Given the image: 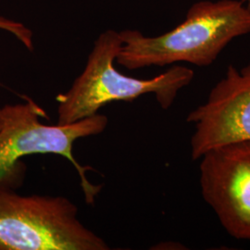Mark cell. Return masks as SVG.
Listing matches in <instances>:
<instances>
[{"instance_id":"cell-6","label":"cell","mask_w":250,"mask_h":250,"mask_svg":"<svg viewBox=\"0 0 250 250\" xmlns=\"http://www.w3.org/2000/svg\"><path fill=\"white\" fill-rule=\"evenodd\" d=\"M187 121L195 125L190 144L194 161L216 147L250 141V62L240 70L230 65Z\"/></svg>"},{"instance_id":"cell-3","label":"cell","mask_w":250,"mask_h":250,"mask_svg":"<svg viewBox=\"0 0 250 250\" xmlns=\"http://www.w3.org/2000/svg\"><path fill=\"white\" fill-rule=\"evenodd\" d=\"M47 118L44 108L24 97V103L0 107V187L15 189L25 174L21 160L35 154H53L67 159L78 171L85 202L94 204L101 187L93 185L86 176L91 167H83L73 156L76 140L102 134L107 117L98 113L70 125H47L40 119Z\"/></svg>"},{"instance_id":"cell-5","label":"cell","mask_w":250,"mask_h":250,"mask_svg":"<svg viewBox=\"0 0 250 250\" xmlns=\"http://www.w3.org/2000/svg\"><path fill=\"white\" fill-rule=\"evenodd\" d=\"M199 160L206 203L231 236L250 241V141L216 147Z\"/></svg>"},{"instance_id":"cell-2","label":"cell","mask_w":250,"mask_h":250,"mask_svg":"<svg viewBox=\"0 0 250 250\" xmlns=\"http://www.w3.org/2000/svg\"><path fill=\"white\" fill-rule=\"evenodd\" d=\"M123 41L120 33L107 30L101 34L90 53L83 72L67 92L59 95L58 125H70L94 116L113 101H133L154 94L163 109L170 108L179 91L194 79L192 69L176 65L151 79L126 76L114 66Z\"/></svg>"},{"instance_id":"cell-1","label":"cell","mask_w":250,"mask_h":250,"mask_svg":"<svg viewBox=\"0 0 250 250\" xmlns=\"http://www.w3.org/2000/svg\"><path fill=\"white\" fill-rule=\"evenodd\" d=\"M250 33V9L242 0H203L188 9L186 20L170 32L145 36L120 32L118 64L128 70L188 62L208 67L233 39Z\"/></svg>"},{"instance_id":"cell-8","label":"cell","mask_w":250,"mask_h":250,"mask_svg":"<svg viewBox=\"0 0 250 250\" xmlns=\"http://www.w3.org/2000/svg\"><path fill=\"white\" fill-rule=\"evenodd\" d=\"M244 4H246V6L250 9V0H242Z\"/></svg>"},{"instance_id":"cell-7","label":"cell","mask_w":250,"mask_h":250,"mask_svg":"<svg viewBox=\"0 0 250 250\" xmlns=\"http://www.w3.org/2000/svg\"><path fill=\"white\" fill-rule=\"evenodd\" d=\"M0 29L13 34L29 50H33V35L32 32L24 25L0 16Z\"/></svg>"},{"instance_id":"cell-4","label":"cell","mask_w":250,"mask_h":250,"mask_svg":"<svg viewBox=\"0 0 250 250\" xmlns=\"http://www.w3.org/2000/svg\"><path fill=\"white\" fill-rule=\"evenodd\" d=\"M62 196H21L0 187V250H108Z\"/></svg>"}]
</instances>
